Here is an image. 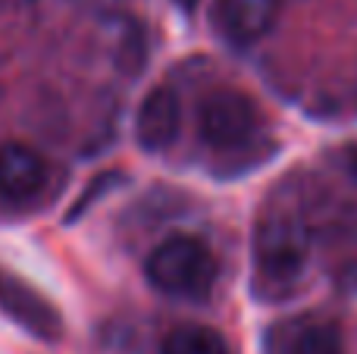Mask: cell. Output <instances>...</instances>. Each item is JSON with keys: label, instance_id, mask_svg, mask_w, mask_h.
I'll list each match as a JSON object with an SVG mask.
<instances>
[{"label": "cell", "instance_id": "cell-1", "mask_svg": "<svg viewBox=\"0 0 357 354\" xmlns=\"http://www.w3.org/2000/svg\"><path fill=\"white\" fill-rule=\"evenodd\" d=\"M310 238L291 210H273L257 223L254 236V270L264 298H282L301 279Z\"/></svg>", "mask_w": 357, "mask_h": 354}, {"label": "cell", "instance_id": "cell-7", "mask_svg": "<svg viewBox=\"0 0 357 354\" xmlns=\"http://www.w3.org/2000/svg\"><path fill=\"white\" fill-rule=\"evenodd\" d=\"M178 125H182V107L173 88L160 85L154 91H148V98L142 100L135 116V138L144 151H167L176 141Z\"/></svg>", "mask_w": 357, "mask_h": 354}, {"label": "cell", "instance_id": "cell-2", "mask_svg": "<svg viewBox=\"0 0 357 354\" xmlns=\"http://www.w3.org/2000/svg\"><path fill=\"white\" fill-rule=\"evenodd\" d=\"M144 273L151 286L169 298L201 301L213 292L220 267L204 242L191 236H173L151 251Z\"/></svg>", "mask_w": 357, "mask_h": 354}, {"label": "cell", "instance_id": "cell-12", "mask_svg": "<svg viewBox=\"0 0 357 354\" xmlns=\"http://www.w3.org/2000/svg\"><path fill=\"white\" fill-rule=\"evenodd\" d=\"M173 3L178 6V10H185V13H191V10H195V6H197V3H201V0H173Z\"/></svg>", "mask_w": 357, "mask_h": 354}, {"label": "cell", "instance_id": "cell-6", "mask_svg": "<svg viewBox=\"0 0 357 354\" xmlns=\"http://www.w3.org/2000/svg\"><path fill=\"white\" fill-rule=\"evenodd\" d=\"M264 354H342V332L329 320L295 317L266 330Z\"/></svg>", "mask_w": 357, "mask_h": 354}, {"label": "cell", "instance_id": "cell-5", "mask_svg": "<svg viewBox=\"0 0 357 354\" xmlns=\"http://www.w3.org/2000/svg\"><path fill=\"white\" fill-rule=\"evenodd\" d=\"M282 0H213L210 22L232 47H251L273 29Z\"/></svg>", "mask_w": 357, "mask_h": 354}, {"label": "cell", "instance_id": "cell-9", "mask_svg": "<svg viewBox=\"0 0 357 354\" xmlns=\"http://www.w3.org/2000/svg\"><path fill=\"white\" fill-rule=\"evenodd\" d=\"M160 354H229V345L210 326L188 323V326H176L173 332H167Z\"/></svg>", "mask_w": 357, "mask_h": 354}, {"label": "cell", "instance_id": "cell-8", "mask_svg": "<svg viewBox=\"0 0 357 354\" xmlns=\"http://www.w3.org/2000/svg\"><path fill=\"white\" fill-rule=\"evenodd\" d=\"M47 163L22 141L0 144V194L10 201H29L44 188Z\"/></svg>", "mask_w": 357, "mask_h": 354}, {"label": "cell", "instance_id": "cell-10", "mask_svg": "<svg viewBox=\"0 0 357 354\" xmlns=\"http://www.w3.org/2000/svg\"><path fill=\"white\" fill-rule=\"evenodd\" d=\"M113 54H116V66L126 72H138L144 66V35L135 22L123 19L116 25V44H113Z\"/></svg>", "mask_w": 357, "mask_h": 354}, {"label": "cell", "instance_id": "cell-4", "mask_svg": "<svg viewBox=\"0 0 357 354\" xmlns=\"http://www.w3.org/2000/svg\"><path fill=\"white\" fill-rule=\"evenodd\" d=\"M0 314L41 342H56L63 336L60 311L31 282L6 267H0Z\"/></svg>", "mask_w": 357, "mask_h": 354}, {"label": "cell", "instance_id": "cell-3", "mask_svg": "<svg viewBox=\"0 0 357 354\" xmlns=\"http://www.w3.org/2000/svg\"><path fill=\"white\" fill-rule=\"evenodd\" d=\"M257 129V110L238 91H213L197 107V132L216 151L241 148Z\"/></svg>", "mask_w": 357, "mask_h": 354}, {"label": "cell", "instance_id": "cell-11", "mask_svg": "<svg viewBox=\"0 0 357 354\" xmlns=\"http://www.w3.org/2000/svg\"><path fill=\"white\" fill-rule=\"evenodd\" d=\"M345 167H348V173L357 179V141L354 144H348V151H345Z\"/></svg>", "mask_w": 357, "mask_h": 354}]
</instances>
